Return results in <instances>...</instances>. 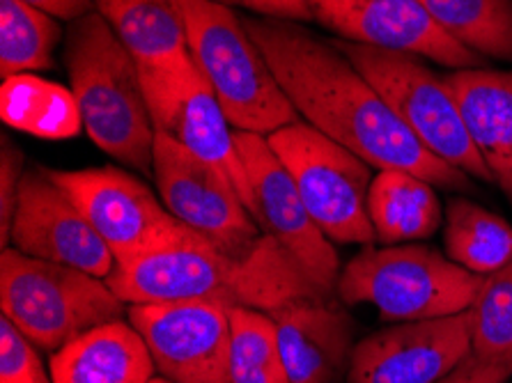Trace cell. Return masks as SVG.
Here are the masks:
<instances>
[{
	"instance_id": "6da1fadb",
	"label": "cell",
	"mask_w": 512,
	"mask_h": 383,
	"mask_svg": "<svg viewBox=\"0 0 512 383\" xmlns=\"http://www.w3.org/2000/svg\"><path fill=\"white\" fill-rule=\"evenodd\" d=\"M242 21L287 99L310 127L377 170H405L441 189H471V177L434 156L411 134L336 42L294 21Z\"/></svg>"
},
{
	"instance_id": "7a4b0ae2",
	"label": "cell",
	"mask_w": 512,
	"mask_h": 383,
	"mask_svg": "<svg viewBox=\"0 0 512 383\" xmlns=\"http://www.w3.org/2000/svg\"><path fill=\"white\" fill-rule=\"evenodd\" d=\"M106 283L127 306L216 303L271 312L304 296H327L269 234L251 253L237 255L189 228L127 262H118Z\"/></svg>"
},
{
	"instance_id": "3957f363",
	"label": "cell",
	"mask_w": 512,
	"mask_h": 383,
	"mask_svg": "<svg viewBox=\"0 0 512 383\" xmlns=\"http://www.w3.org/2000/svg\"><path fill=\"white\" fill-rule=\"evenodd\" d=\"M65 67L92 143L136 173L150 175L157 129L141 65L97 10L69 23Z\"/></svg>"
},
{
	"instance_id": "277c9868",
	"label": "cell",
	"mask_w": 512,
	"mask_h": 383,
	"mask_svg": "<svg viewBox=\"0 0 512 383\" xmlns=\"http://www.w3.org/2000/svg\"><path fill=\"white\" fill-rule=\"evenodd\" d=\"M193 62L228 115L232 129L271 136L301 115L271 72L232 5L219 0H175Z\"/></svg>"
},
{
	"instance_id": "5b68a950",
	"label": "cell",
	"mask_w": 512,
	"mask_h": 383,
	"mask_svg": "<svg viewBox=\"0 0 512 383\" xmlns=\"http://www.w3.org/2000/svg\"><path fill=\"white\" fill-rule=\"evenodd\" d=\"M483 276L421 244L366 246L340 269L336 296L345 306H372L386 322L451 317L473 306Z\"/></svg>"
},
{
	"instance_id": "8992f818",
	"label": "cell",
	"mask_w": 512,
	"mask_h": 383,
	"mask_svg": "<svg viewBox=\"0 0 512 383\" xmlns=\"http://www.w3.org/2000/svg\"><path fill=\"white\" fill-rule=\"evenodd\" d=\"M0 310L37 349L56 354L92 328L124 319L129 306L104 278L10 246L0 255Z\"/></svg>"
},
{
	"instance_id": "52a82bcc",
	"label": "cell",
	"mask_w": 512,
	"mask_h": 383,
	"mask_svg": "<svg viewBox=\"0 0 512 383\" xmlns=\"http://www.w3.org/2000/svg\"><path fill=\"white\" fill-rule=\"evenodd\" d=\"M336 46L434 156L473 179L492 184L490 170L473 145L446 76H439L414 53L377 49L343 39Z\"/></svg>"
},
{
	"instance_id": "ba28073f",
	"label": "cell",
	"mask_w": 512,
	"mask_h": 383,
	"mask_svg": "<svg viewBox=\"0 0 512 383\" xmlns=\"http://www.w3.org/2000/svg\"><path fill=\"white\" fill-rule=\"evenodd\" d=\"M267 140L333 244H375L368 214L370 163L304 120L274 131Z\"/></svg>"
},
{
	"instance_id": "9c48e42d",
	"label": "cell",
	"mask_w": 512,
	"mask_h": 383,
	"mask_svg": "<svg viewBox=\"0 0 512 383\" xmlns=\"http://www.w3.org/2000/svg\"><path fill=\"white\" fill-rule=\"evenodd\" d=\"M154 129L226 175L251 211V184L237 150L235 129L193 58L173 67L141 69Z\"/></svg>"
},
{
	"instance_id": "30bf717a",
	"label": "cell",
	"mask_w": 512,
	"mask_h": 383,
	"mask_svg": "<svg viewBox=\"0 0 512 383\" xmlns=\"http://www.w3.org/2000/svg\"><path fill=\"white\" fill-rule=\"evenodd\" d=\"M235 140L251 184V214L260 230L274 237L324 294L336 296L343 267L333 241L310 216L297 184L271 150L267 136L235 129Z\"/></svg>"
},
{
	"instance_id": "8fae6325",
	"label": "cell",
	"mask_w": 512,
	"mask_h": 383,
	"mask_svg": "<svg viewBox=\"0 0 512 383\" xmlns=\"http://www.w3.org/2000/svg\"><path fill=\"white\" fill-rule=\"evenodd\" d=\"M152 175L170 214L216 246L246 255L265 237L230 179L159 131Z\"/></svg>"
},
{
	"instance_id": "7c38bea8",
	"label": "cell",
	"mask_w": 512,
	"mask_h": 383,
	"mask_svg": "<svg viewBox=\"0 0 512 383\" xmlns=\"http://www.w3.org/2000/svg\"><path fill=\"white\" fill-rule=\"evenodd\" d=\"M49 173L72 195L118 262L175 239L186 228L143 179L127 170L104 166Z\"/></svg>"
},
{
	"instance_id": "4fadbf2b",
	"label": "cell",
	"mask_w": 512,
	"mask_h": 383,
	"mask_svg": "<svg viewBox=\"0 0 512 383\" xmlns=\"http://www.w3.org/2000/svg\"><path fill=\"white\" fill-rule=\"evenodd\" d=\"M10 246L23 255L65 264L104 280L118 264L72 195L51 177L49 168L37 163L28 166L21 179Z\"/></svg>"
},
{
	"instance_id": "5bb4252c",
	"label": "cell",
	"mask_w": 512,
	"mask_h": 383,
	"mask_svg": "<svg viewBox=\"0 0 512 383\" xmlns=\"http://www.w3.org/2000/svg\"><path fill=\"white\" fill-rule=\"evenodd\" d=\"M157 372L173 383H230V317L216 303H134Z\"/></svg>"
},
{
	"instance_id": "9a60e30c",
	"label": "cell",
	"mask_w": 512,
	"mask_h": 383,
	"mask_svg": "<svg viewBox=\"0 0 512 383\" xmlns=\"http://www.w3.org/2000/svg\"><path fill=\"white\" fill-rule=\"evenodd\" d=\"M313 21L343 42L405 51L451 69H476L485 58L446 33L421 0H308Z\"/></svg>"
},
{
	"instance_id": "2e32d148",
	"label": "cell",
	"mask_w": 512,
	"mask_h": 383,
	"mask_svg": "<svg viewBox=\"0 0 512 383\" xmlns=\"http://www.w3.org/2000/svg\"><path fill=\"white\" fill-rule=\"evenodd\" d=\"M471 351L469 310L400 322L356 342L347 383H437Z\"/></svg>"
},
{
	"instance_id": "e0dca14e",
	"label": "cell",
	"mask_w": 512,
	"mask_h": 383,
	"mask_svg": "<svg viewBox=\"0 0 512 383\" xmlns=\"http://www.w3.org/2000/svg\"><path fill=\"white\" fill-rule=\"evenodd\" d=\"M290 383H345L354 356V322L338 299L304 296L269 312Z\"/></svg>"
},
{
	"instance_id": "ac0fdd59",
	"label": "cell",
	"mask_w": 512,
	"mask_h": 383,
	"mask_svg": "<svg viewBox=\"0 0 512 383\" xmlns=\"http://www.w3.org/2000/svg\"><path fill=\"white\" fill-rule=\"evenodd\" d=\"M492 184L512 205V72L457 69L446 76Z\"/></svg>"
},
{
	"instance_id": "d6986e66",
	"label": "cell",
	"mask_w": 512,
	"mask_h": 383,
	"mask_svg": "<svg viewBox=\"0 0 512 383\" xmlns=\"http://www.w3.org/2000/svg\"><path fill=\"white\" fill-rule=\"evenodd\" d=\"M157 372L143 335L124 319L108 322L51 354L53 383H150Z\"/></svg>"
},
{
	"instance_id": "ffe728a7",
	"label": "cell",
	"mask_w": 512,
	"mask_h": 383,
	"mask_svg": "<svg viewBox=\"0 0 512 383\" xmlns=\"http://www.w3.org/2000/svg\"><path fill=\"white\" fill-rule=\"evenodd\" d=\"M95 10L141 69L173 67L191 56L175 0H95Z\"/></svg>"
},
{
	"instance_id": "44dd1931",
	"label": "cell",
	"mask_w": 512,
	"mask_h": 383,
	"mask_svg": "<svg viewBox=\"0 0 512 383\" xmlns=\"http://www.w3.org/2000/svg\"><path fill=\"white\" fill-rule=\"evenodd\" d=\"M368 214L384 246L428 239L444 218L434 184L405 170H377L368 193Z\"/></svg>"
},
{
	"instance_id": "7402d4cb",
	"label": "cell",
	"mask_w": 512,
	"mask_h": 383,
	"mask_svg": "<svg viewBox=\"0 0 512 383\" xmlns=\"http://www.w3.org/2000/svg\"><path fill=\"white\" fill-rule=\"evenodd\" d=\"M0 115L7 127L44 140L74 138L83 129L74 92L35 74L3 78Z\"/></svg>"
},
{
	"instance_id": "603a6c76",
	"label": "cell",
	"mask_w": 512,
	"mask_h": 383,
	"mask_svg": "<svg viewBox=\"0 0 512 383\" xmlns=\"http://www.w3.org/2000/svg\"><path fill=\"white\" fill-rule=\"evenodd\" d=\"M446 255L476 276H492L512 262V225L467 198H453L446 209Z\"/></svg>"
},
{
	"instance_id": "cb8c5ba5",
	"label": "cell",
	"mask_w": 512,
	"mask_h": 383,
	"mask_svg": "<svg viewBox=\"0 0 512 383\" xmlns=\"http://www.w3.org/2000/svg\"><path fill=\"white\" fill-rule=\"evenodd\" d=\"M455 42L480 58L512 62V0H421Z\"/></svg>"
},
{
	"instance_id": "d4e9b609",
	"label": "cell",
	"mask_w": 512,
	"mask_h": 383,
	"mask_svg": "<svg viewBox=\"0 0 512 383\" xmlns=\"http://www.w3.org/2000/svg\"><path fill=\"white\" fill-rule=\"evenodd\" d=\"M60 35V23L51 14L21 0H0V76L51 69Z\"/></svg>"
},
{
	"instance_id": "484cf974",
	"label": "cell",
	"mask_w": 512,
	"mask_h": 383,
	"mask_svg": "<svg viewBox=\"0 0 512 383\" xmlns=\"http://www.w3.org/2000/svg\"><path fill=\"white\" fill-rule=\"evenodd\" d=\"M230 383H290L269 312L228 308Z\"/></svg>"
},
{
	"instance_id": "4316f807",
	"label": "cell",
	"mask_w": 512,
	"mask_h": 383,
	"mask_svg": "<svg viewBox=\"0 0 512 383\" xmlns=\"http://www.w3.org/2000/svg\"><path fill=\"white\" fill-rule=\"evenodd\" d=\"M469 315L473 354L512 365V262L483 278Z\"/></svg>"
},
{
	"instance_id": "83f0119b",
	"label": "cell",
	"mask_w": 512,
	"mask_h": 383,
	"mask_svg": "<svg viewBox=\"0 0 512 383\" xmlns=\"http://www.w3.org/2000/svg\"><path fill=\"white\" fill-rule=\"evenodd\" d=\"M35 342L10 319H0V383H49Z\"/></svg>"
},
{
	"instance_id": "f1b7e54d",
	"label": "cell",
	"mask_w": 512,
	"mask_h": 383,
	"mask_svg": "<svg viewBox=\"0 0 512 383\" xmlns=\"http://www.w3.org/2000/svg\"><path fill=\"white\" fill-rule=\"evenodd\" d=\"M26 175V159L21 147L10 136L0 140V244L10 248L14 209L19 200V186Z\"/></svg>"
},
{
	"instance_id": "f546056e",
	"label": "cell",
	"mask_w": 512,
	"mask_h": 383,
	"mask_svg": "<svg viewBox=\"0 0 512 383\" xmlns=\"http://www.w3.org/2000/svg\"><path fill=\"white\" fill-rule=\"evenodd\" d=\"M512 379V365L487 361L471 351L464 361L448 372L444 379L437 383H508Z\"/></svg>"
},
{
	"instance_id": "4dcf8cb0",
	"label": "cell",
	"mask_w": 512,
	"mask_h": 383,
	"mask_svg": "<svg viewBox=\"0 0 512 383\" xmlns=\"http://www.w3.org/2000/svg\"><path fill=\"white\" fill-rule=\"evenodd\" d=\"M235 5L246 7L262 19H278V21H294L306 23L313 21L308 0H235Z\"/></svg>"
},
{
	"instance_id": "1f68e13d",
	"label": "cell",
	"mask_w": 512,
	"mask_h": 383,
	"mask_svg": "<svg viewBox=\"0 0 512 383\" xmlns=\"http://www.w3.org/2000/svg\"><path fill=\"white\" fill-rule=\"evenodd\" d=\"M21 3L33 5L37 10L69 23L95 10V0H21Z\"/></svg>"
},
{
	"instance_id": "d6a6232c",
	"label": "cell",
	"mask_w": 512,
	"mask_h": 383,
	"mask_svg": "<svg viewBox=\"0 0 512 383\" xmlns=\"http://www.w3.org/2000/svg\"><path fill=\"white\" fill-rule=\"evenodd\" d=\"M150 383H173V381L166 379V377H154Z\"/></svg>"
},
{
	"instance_id": "836d02e7",
	"label": "cell",
	"mask_w": 512,
	"mask_h": 383,
	"mask_svg": "<svg viewBox=\"0 0 512 383\" xmlns=\"http://www.w3.org/2000/svg\"><path fill=\"white\" fill-rule=\"evenodd\" d=\"M219 3H226V5H235V0H219Z\"/></svg>"
},
{
	"instance_id": "e575fe53",
	"label": "cell",
	"mask_w": 512,
	"mask_h": 383,
	"mask_svg": "<svg viewBox=\"0 0 512 383\" xmlns=\"http://www.w3.org/2000/svg\"><path fill=\"white\" fill-rule=\"evenodd\" d=\"M49 383H53V381H49Z\"/></svg>"
}]
</instances>
